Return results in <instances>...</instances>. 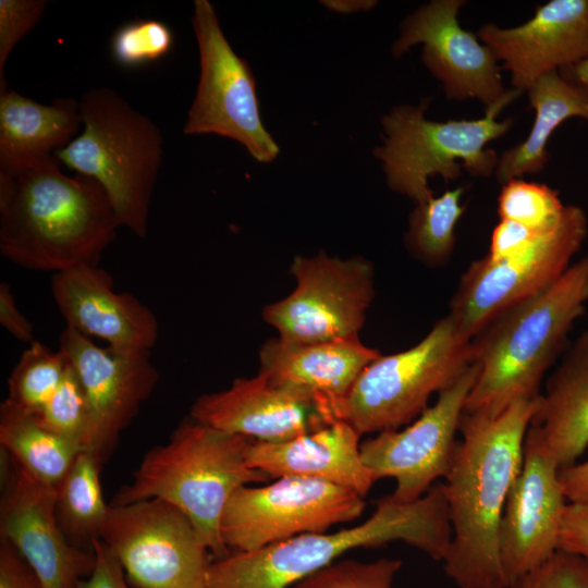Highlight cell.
<instances>
[{
    "mask_svg": "<svg viewBox=\"0 0 588 588\" xmlns=\"http://www.w3.org/2000/svg\"><path fill=\"white\" fill-rule=\"evenodd\" d=\"M540 394L520 399L498 415L463 412L445 482L452 528L445 574L458 588H507L499 529L524 456V440Z\"/></svg>",
    "mask_w": 588,
    "mask_h": 588,
    "instance_id": "1",
    "label": "cell"
},
{
    "mask_svg": "<svg viewBox=\"0 0 588 588\" xmlns=\"http://www.w3.org/2000/svg\"><path fill=\"white\" fill-rule=\"evenodd\" d=\"M120 223L98 182L65 175L53 156L0 172V253L34 271L98 265Z\"/></svg>",
    "mask_w": 588,
    "mask_h": 588,
    "instance_id": "2",
    "label": "cell"
},
{
    "mask_svg": "<svg viewBox=\"0 0 588 588\" xmlns=\"http://www.w3.org/2000/svg\"><path fill=\"white\" fill-rule=\"evenodd\" d=\"M452 528L441 482L421 498L400 503L390 495L376 501L365 522L334 532L304 534L250 552H234L211 562L207 588H291L346 552L403 541L443 561Z\"/></svg>",
    "mask_w": 588,
    "mask_h": 588,
    "instance_id": "3",
    "label": "cell"
},
{
    "mask_svg": "<svg viewBox=\"0 0 588 588\" xmlns=\"http://www.w3.org/2000/svg\"><path fill=\"white\" fill-rule=\"evenodd\" d=\"M588 302V255L543 292L507 309L473 339L476 381L464 412L498 415L539 395L544 373L567 348Z\"/></svg>",
    "mask_w": 588,
    "mask_h": 588,
    "instance_id": "4",
    "label": "cell"
},
{
    "mask_svg": "<svg viewBox=\"0 0 588 588\" xmlns=\"http://www.w3.org/2000/svg\"><path fill=\"white\" fill-rule=\"evenodd\" d=\"M253 441L188 416L166 443L144 455L132 481L118 491L111 504L162 500L192 522L216 560L223 559L230 554L221 537L229 500L238 488L270 479L247 464Z\"/></svg>",
    "mask_w": 588,
    "mask_h": 588,
    "instance_id": "5",
    "label": "cell"
},
{
    "mask_svg": "<svg viewBox=\"0 0 588 588\" xmlns=\"http://www.w3.org/2000/svg\"><path fill=\"white\" fill-rule=\"evenodd\" d=\"M83 132L54 157L99 183L120 226L145 238L149 207L162 163L163 140L152 120L108 87L79 100Z\"/></svg>",
    "mask_w": 588,
    "mask_h": 588,
    "instance_id": "6",
    "label": "cell"
},
{
    "mask_svg": "<svg viewBox=\"0 0 588 588\" xmlns=\"http://www.w3.org/2000/svg\"><path fill=\"white\" fill-rule=\"evenodd\" d=\"M523 91L510 89L498 102L475 120H428L429 100L418 106L401 105L382 117L383 145L373 155L382 162L388 186L416 204L433 196L428 179L440 175L456 180L462 170L486 177L495 172L499 157L486 145L503 136L512 119L498 121L501 111Z\"/></svg>",
    "mask_w": 588,
    "mask_h": 588,
    "instance_id": "7",
    "label": "cell"
},
{
    "mask_svg": "<svg viewBox=\"0 0 588 588\" xmlns=\"http://www.w3.org/2000/svg\"><path fill=\"white\" fill-rule=\"evenodd\" d=\"M473 340L446 314L413 347L380 355L333 406L335 420L360 436L399 429L418 417L433 393L450 387L475 363Z\"/></svg>",
    "mask_w": 588,
    "mask_h": 588,
    "instance_id": "8",
    "label": "cell"
},
{
    "mask_svg": "<svg viewBox=\"0 0 588 588\" xmlns=\"http://www.w3.org/2000/svg\"><path fill=\"white\" fill-rule=\"evenodd\" d=\"M588 233L585 211L566 205L561 221L522 253L473 261L461 275L448 315L473 340L495 318L543 292L572 265Z\"/></svg>",
    "mask_w": 588,
    "mask_h": 588,
    "instance_id": "9",
    "label": "cell"
},
{
    "mask_svg": "<svg viewBox=\"0 0 588 588\" xmlns=\"http://www.w3.org/2000/svg\"><path fill=\"white\" fill-rule=\"evenodd\" d=\"M192 25L200 74L184 134L228 137L256 161H274L280 148L262 123L255 76L229 44L208 0L194 1Z\"/></svg>",
    "mask_w": 588,
    "mask_h": 588,
    "instance_id": "10",
    "label": "cell"
},
{
    "mask_svg": "<svg viewBox=\"0 0 588 588\" xmlns=\"http://www.w3.org/2000/svg\"><path fill=\"white\" fill-rule=\"evenodd\" d=\"M366 502L357 492L324 480L281 477L238 488L221 520L228 549L250 552L304 534L326 532L359 518Z\"/></svg>",
    "mask_w": 588,
    "mask_h": 588,
    "instance_id": "11",
    "label": "cell"
},
{
    "mask_svg": "<svg viewBox=\"0 0 588 588\" xmlns=\"http://www.w3.org/2000/svg\"><path fill=\"white\" fill-rule=\"evenodd\" d=\"M99 539L135 588H207L210 551L192 522L162 500L110 504Z\"/></svg>",
    "mask_w": 588,
    "mask_h": 588,
    "instance_id": "12",
    "label": "cell"
},
{
    "mask_svg": "<svg viewBox=\"0 0 588 588\" xmlns=\"http://www.w3.org/2000/svg\"><path fill=\"white\" fill-rule=\"evenodd\" d=\"M290 272L295 289L262 310L264 320L281 340L309 343L358 336L375 296L370 261L320 252L295 256Z\"/></svg>",
    "mask_w": 588,
    "mask_h": 588,
    "instance_id": "13",
    "label": "cell"
},
{
    "mask_svg": "<svg viewBox=\"0 0 588 588\" xmlns=\"http://www.w3.org/2000/svg\"><path fill=\"white\" fill-rule=\"evenodd\" d=\"M477 375L478 365L473 363L413 424L402 430L378 432L360 443L363 463L373 480H395L392 500L416 501L437 479L445 478L457 443L455 434Z\"/></svg>",
    "mask_w": 588,
    "mask_h": 588,
    "instance_id": "14",
    "label": "cell"
},
{
    "mask_svg": "<svg viewBox=\"0 0 588 588\" xmlns=\"http://www.w3.org/2000/svg\"><path fill=\"white\" fill-rule=\"evenodd\" d=\"M59 348L84 389L90 418L89 451L103 464L159 381L150 351L100 347L69 327L60 335Z\"/></svg>",
    "mask_w": 588,
    "mask_h": 588,
    "instance_id": "15",
    "label": "cell"
},
{
    "mask_svg": "<svg viewBox=\"0 0 588 588\" xmlns=\"http://www.w3.org/2000/svg\"><path fill=\"white\" fill-rule=\"evenodd\" d=\"M559 470L539 427L530 425L522 468L507 495L499 529L507 587L558 551L567 504Z\"/></svg>",
    "mask_w": 588,
    "mask_h": 588,
    "instance_id": "16",
    "label": "cell"
},
{
    "mask_svg": "<svg viewBox=\"0 0 588 588\" xmlns=\"http://www.w3.org/2000/svg\"><path fill=\"white\" fill-rule=\"evenodd\" d=\"M4 455L0 538L17 550L45 588H78L94 568L93 549L77 548L68 540L56 514V488Z\"/></svg>",
    "mask_w": 588,
    "mask_h": 588,
    "instance_id": "17",
    "label": "cell"
},
{
    "mask_svg": "<svg viewBox=\"0 0 588 588\" xmlns=\"http://www.w3.org/2000/svg\"><path fill=\"white\" fill-rule=\"evenodd\" d=\"M463 4L462 0H433L419 7L402 22L392 53L400 58L422 44L421 60L449 99L475 98L488 108L507 90L491 49L460 26L457 12Z\"/></svg>",
    "mask_w": 588,
    "mask_h": 588,
    "instance_id": "18",
    "label": "cell"
},
{
    "mask_svg": "<svg viewBox=\"0 0 588 588\" xmlns=\"http://www.w3.org/2000/svg\"><path fill=\"white\" fill-rule=\"evenodd\" d=\"M188 416L217 430L264 442L291 440L335 422L328 402L273 384L260 373L198 396Z\"/></svg>",
    "mask_w": 588,
    "mask_h": 588,
    "instance_id": "19",
    "label": "cell"
},
{
    "mask_svg": "<svg viewBox=\"0 0 588 588\" xmlns=\"http://www.w3.org/2000/svg\"><path fill=\"white\" fill-rule=\"evenodd\" d=\"M477 37L503 62L513 87L527 91L541 75L588 57V0H551L524 24L500 28L489 23Z\"/></svg>",
    "mask_w": 588,
    "mask_h": 588,
    "instance_id": "20",
    "label": "cell"
},
{
    "mask_svg": "<svg viewBox=\"0 0 588 588\" xmlns=\"http://www.w3.org/2000/svg\"><path fill=\"white\" fill-rule=\"evenodd\" d=\"M51 294L66 327L118 350L150 351L159 334L154 311L134 295L113 290L99 265L53 273Z\"/></svg>",
    "mask_w": 588,
    "mask_h": 588,
    "instance_id": "21",
    "label": "cell"
},
{
    "mask_svg": "<svg viewBox=\"0 0 588 588\" xmlns=\"http://www.w3.org/2000/svg\"><path fill=\"white\" fill-rule=\"evenodd\" d=\"M360 434L338 420L307 434L281 442L253 441L249 467L270 479L306 477L348 488L365 498L375 480L360 455Z\"/></svg>",
    "mask_w": 588,
    "mask_h": 588,
    "instance_id": "22",
    "label": "cell"
},
{
    "mask_svg": "<svg viewBox=\"0 0 588 588\" xmlns=\"http://www.w3.org/2000/svg\"><path fill=\"white\" fill-rule=\"evenodd\" d=\"M380 355L358 336L309 343L277 338L260 347L258 373L273 384L327 401L333 412L334 404L347 394L365 367Z\"/></svg>",
    "mask_w": 588,
    "mask_h": 588,
    "instance_id": "23",
    "label": "cell"
},
{
    "mask_svg": "<svg viewBox=\"0 0 588 588\" xmlns=\"http://www.w3.org/2000/svg\"><path fill=\"white\" fill-rule=\"evenodd\" d=\"M83 126L79 101L42 105L16 90L0 94V172L29 168L65 147Z\"/></svg>",
    "mask_w": 588,
    "mask_h": 588,
    "instance_id": "24",
    "label": "cell"
},
{
    "mask_svg": "<svg viewBox=\"0 0 588 588\" xmlns=\"http://www.w3.org/2000/svg\"><path fill=\"white\" fill-rule=\"evenodd\" d=\"M530 425L539 427L560 469L588 448V330L565 350Z\"/></svg>",
    "mask_w": 588,
    "mask_h": 588,
    "instance_id": "25",
    "label": "cell"
},
{
    "mask_svg": "<svg viewBox=\"0 0 588 588\" xmlns=\"http://www.w3.org/2000/svg\"><path fill=\"white\" fill-rule=\"evenodd\" d=\"M527 91L535 121L528 136L499 157L494 173L502 185L542 170L549 158L547 144L564 121L580 118L588 122V91L560 72L541 75Z\"/></svg>",
    "mask_w": 588,
    "mask_h": 588,
    "instance_id": "26",
    "label": "cell"
},
{
    "mask_svg": "<svg viewBox=\"0 0 588 588\" xmlns=\"http://www.w3.org/2000/svg\"><path fill=\"white\" fill-rule=\"evenodd\" d=\"M0 445L28 474L53 488L81 452L8 399L0 405Z\"/></svg>",
    "mask_w": 588,
    "mask_h": 588,
    "instance_id": "27",
    "label": "cell"
},
{
    "mask_svg": "<svg viewBox=\"0 0 588 588\" xmlns=\"http://www.w3.org/2000/svg\"><path fill=\"white\" fill-rule=\"evenodd\" d=\"M101 466L93 452L81 451L56 487L58 522L68 540L85 550L100 538L110 511L100 483Z\"/></svg>",
    "mask_w": 588,
    "mask_h": 588,
    "instance_id": "28",
    "label": "cell"
},
{
    "mask_svg": "<svg viewBox=\"0 0 588 588\" xmlns=\"http://www.w3.org/2000/svg\"><path fill=\"white\" fill-rule=\"evenodd\" d=\"M465 186L432 196L416 207L408 218L405 243L409 253L429 267L446 264L455 247V226L466 205L461 199Z\"/></svg>",
    "mask_w": 588,
    "mask_h": 588,
    "instance_id": "29",
    "label": "cell"
},
{
    "mask_svg": "<svg viewBox=\"0 0 588 588\" xmlns=\"http://www.w3.org/2000/svg\"><path fill=\"white\" fill-rule=\"evenodd\" d=\"M68 366L69 360L60 348L52 351L33 341L11 371L7 399L30 414L37 413L56 392Z\"/></svg>",
    "mask_w": 588,
    "mask_h": 588,
    "instance_id": "30",
    "label": "cell"
},
{
    "mask_svg": "<svg viewBox=\"0 0 588 588\" xmlns=\"http://www.w3.org/2000/svg\"><path fill=\"white\" fill-rule=\"evenodd\" d=\"M33 415L42 426L70 441L81 451H89L88 404L78 376L70 363L53 395Z\"/></svg>",
    "mask_w": 588,
    "mask_h": 588,
    "instance_id": "31",
    "label": "cell"
},
{
    "mask_svg": "<svg viewBox=\"0 0 588 588\" xmlns=\"http://www.w3.org/2000/svg\"><path fill=\"white\" fill-rule=\"evenodd\" d=\"M564 210L565 205L558 191L522 179L503 184L498 197L501 220L514 221L538 231L554 228L561 221Z\"/></svg>",
    "mask_w": 588,
    "mask_h": 588,
    "instance_id": "32",
    "label": "cell"
},
{
    "mask_svg": "<svg viewBox=\"0 0 588 588\" xmlns=\"http://www.w3.org/2000/svg\"><path fill=\"white\" fill-rule=\"evenodd\" d=\"M174 35L168 24L158 20H134L120 26L111 37L110 53L115 63L136 68L167 56Z\"/></svg>",
    "mask_w": 588,
    "mask_h": 588,
    "instance_id": "33",
    "label": "cell"
},
{
    "mask_svg": "<svg viewBox=\"0 0 588 588\" xmlns=\"http://www.w3.org/2000/svg\"><path fill=\"white\" fill-rule=\"evenodd\" d=\"M401 567L399 559L381 558L373 562L338 560L291 588H393Z\"/></svg>",
    "mask_w": 588,
    "mask_h": 588,
    "instance_id": "34",
    "label": "cell"
},
{
    "mask_svg": "<svg viewBox=\"0 0 588 588\" xmlns=\"http://www.w3.org/2000/svg\"><path fill=\"white\" fill-rule=\"evenodd\" d=\"M46 0H0V94L8 90L7 61L16 46L40 21Z\"/></svg>",
    "mask_w": 588,
    "mask_h": 588,
    "instance_id": "35",
    "label": "cell"
},
{
    "mask_svg": "<svg viewBox=\"0 0 588 588\" xmlns=\"http://www.w3.org/2000/svg\"><path fill=\"white\" fill-rule=\"evenodd\" d=\"M507 588H588V563L575 554L556 551Z\"/></svg>",
    "mask_w": 588,
    "mask_h": 588,
    "instance_id": "36",
    "label": "cell"
},
{
    "mask_svg": "<svg viewBox=\"0 0 588 588\" xmlns=\"http://www.w3.org/2000/svg\"><path fill=\"white\" fill-rule=\"evenodd\" d=\"M558 551L575 554L588 563V501L567 502Z\"/></svg>",
    "mask_w": 588,
    "mask_h": 588,
    "instance_id": "37",
    "label": "cell"
},
{
    "mask_svg": "<svg viewBox=\"0 0 588 588\" xmlns=\"http://www.w3.org/2000/svg\"><path fill=\"white\" fill-rule=\"evenodd\" d=\"M548 231V230H546ZM542 232L520 223L501 220L493 229L489 253L490 259L500 260L525 250Z\"/></svg>",
    "mask_w": 588,
    "mask_h": 588,
    "instance_id": "38",
    "label": "cell"
},
{
    "mask_svg": "<svg viewBox=\"0 0 588 588\" xmlns=\"http://www.w3.org/2000/svg\"><path fill=\"white\" fill-rule=\"evenodd\" d=\"M93 551L94 568L78 588H135L128 581L120 562L100 539L93 542Z\"/></svg>",
    "mask_w": 588,
    "mask_h": 588,
    "instance_id": "39",
    "label": "cell"
},
{
    "mask_svg": "<svg viewBox=\"0 0 588 588\" xmlns=\"http://www.w3.org/2000/svg\"><path fill=\"white\" fill-rule=\"evenodd\" d=\"M0 588H45L24 558L2 538H0Z\"/></svg>",
    "mask_w": 588,
    "mask_h": 588,
    "instance_id": "40",
    "label": "cell"
},
{
    "mask_svg": "<svg viewBox=\"0 0 588 588\" xmlns=\"http://www.w3.org/2000/svg\"><path fill=\"white\" fill-rule=\"evenodd\" d=\"M0 323L19 341L28 344L35 341L33 324L17 308L14 294L7 282L0 283Z\"/></svg>",
    "mask_w": 588,
    "mask_h": 588,
    "instance_id": "41",
    "label": "cell"
},
{
    "mask_svg": "<svg viewBox=\"0 0 588 588\" xmlns=\"http://www.w3.org/2000/svg\"><path fill=\"white\" fill-rule=\"evenodd\" d=\"M559 478L568 502L588 501V461L561 468Z\"/></svg>",
    "mask_w": 588,
    "mask_h": 588,
    "instance_id": "42",
    "label": "cell"
},
{
    "mask_svg": "<svg viewBox=\"0 0 588 588\" xmlns=\"http://www.w3.org/2000/svg\"><path fill=\"white\" fill-rule=\"evenodd\" d=\"M320 3H322L328 9L334 12L342 13V14H350V13H356L360 11H369L377 4V1H373V0H322L320 1Z\"/></svg>",
    "mask_w": 588,
    "mask_h": 588,
    "instance_id": "43",
    "label": "cell"
},
{
    "mask_svg": "<svg viewBox=\"0 0 588 588\" xmlns=\"http://www.w3.org/2000/svg\"><path fill=\"white\" fill-rule=\"evenodd\" d=\"M560 74L571 83L588 91V57L575 65L561 70Z\"/></svg>",
    "mask_w": 588,
    "mask_h": 588,
    "instance_id": "44",
    "label": "cell"
}]
</instances>
